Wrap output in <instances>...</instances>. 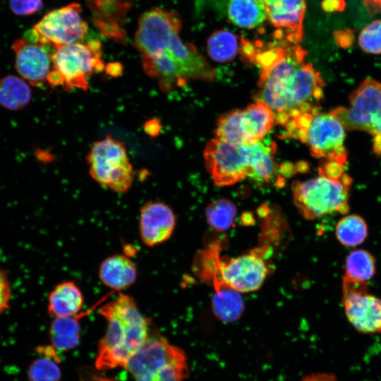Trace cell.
<instances>
[{
  "instance_id": "cell-8",
  "label": "cell",
  "mask_w": 381,
  "mask_h": 381,
  "mask_svg": "<svg viewBox=\"0 0 381 381\" xmlns=\"http://www.w3.org/2000/svg\"><path fill=\"white\" fill-rule=\"evenodd\" d=\"M346 130L366 131L374 136L375 150L381 154V83L364 80L349 97L348 107L329 111Z\"/></svg>"
},
{
  "instance_id": "cell-1",
  "label": "cell",
  "mask_w": 381,
  "mask_h": 381,
  "mask_svg": "<svg viewBox=\"0 0 381 381\" xmlns=\"http://www.w3.org/2000/svg\"><path fill=\"white\" fill-rule=\"evenodd\" d=\"M241 40L242 55L259 68L255 101L272 110L275 124L283 126L294 116L318 108L325 83L306 61L307 52L301 46L286 41L263 45Z\"/></svg>"
},
{
  "instance_id": "cell-29",
  "label": "cell",
  "mask_w": 381,
  "mask_h": 381,
  "mask_svg": "<svg viewBox=\"0 0 381 381\" xmlns=\"http://www.w3.org/2000/svg\"><path fill=\"white\" fill-rule=\"evenodd\" d=\"M59 362L44 355L34 360L28 370L29 381H59L61 373Z\"/></svg>"
},
{
  "instance_id": "cell-14",
  "label": "cell",
  "mask_w": 381,
  "mask_h": 381,
  "mask_svg": "<svg viewBox=\"0 0 381 381\" xmlns=\"http://www.w3.org/2000/svg\"><path fill=\"white\" fill-rule=\"evenodd\" d=\"M365 282L344 275L342 302L349 322L363 334L381 333V299L368 293Z\"/></svg>"
},
{
  "instance_id": "cell-28",
  "label": "cell",
  "mask_w": 381,
  "mask_h": 381,
  "mask_svg": "<svg viewBox=\"0 0 381 381\" xmlns=\"http://www.w3.org/2000/svg\"><path fill=\"white\" fill-rule=\"evenodd\" d=\"M236 215V206L229 200H215L206 209L208 224L217 231L229 229L233 225Z\"/></svg>"
},
{
  "instance_id": "cell-37",
  "label": "cell",
  "mask_w": 381,
  "mask_h": 381,
  "mask_svg": "<svg viewBox=\"0 0 381 381\" xmlns=\"http://www.w3.org/2000/svg\"><path fill=\"white\" fill-rule=\"evenodd\" d=\"M107 71L109 74L116 76L119 75L121 72V64H116V63L109 64V66L107 68Z\"/></svg>"
},
{
  "instance_id": "cell-13",
  "label": "cell",
  "mask_w": 381,
  "mask_h": 381,
  "mask_svg": "<svg viewBox=\"0 0 381 381\" xmlns=\"http://www.w3.org/2000/svg\"><path fill=\"white\" fill-rule=\"evenodd\" d=\"M267 273L268 267L262 252L256 249L226 261L218 255L210 278L218 277L234 290L246 293L258 289Z\"/></svg>"
},
{
  "instance_id": "cell-20",
  "label": "cell",
  "mask_w": 381,
  "mask_h": 381,
  "mask_svg": "<svg viewBox=\"0 0 381 381\" xmlns=\"http://www.w3.org/2000/svg\"><path fill=\"white\" fill-rule=\"evenodd\" d=\"M84 296L73 281H64L54 286L48 296V313L54 318L76 315L82 309Z\"/></svg>"
},
{
  "instance_id": "cell-12",
  "label": "cell",
  "mask_w": 381,
  "mask_h": 381,
  "mask_svg": "<svg viewBox=\"0 0 381 381\" xmlns=\"http://www.w3.org/2000/svg\"><path fill=\"white\" fill-rule=\"evenodd\" d=\"M344 139L345 128L340 121L330 112L318 111L309 122L302 143L308 146L313 157L346 166Z\"/></svg>"
},
{
  "instance_id": "cell-18",
  "label": "cell",
  "mask_w": 381,
  "mask_h": 381,
  "mask_svg": "<svg viewBox=\"0 0 381 381\" xmlns=\"http://www.w3.org/2000/svg\"><path fill=\"white\" fill-rule=\"evenodd\" d=\"M92 19L101 34L119 42L126 39L124 25L131 0H86Z\"/></svg>"
},
{
  "instance_id": "cell-36",
  "label": "cell",
  "mask_w": 381,
  "mask_h": 381,
  "mask_svg": "<svg viewBox=\"0 0 381 381\" xmlns=\"http://www.w3.org/2000/svg\"><path fill=\"white\" fill-rule=\"evenodd\" d=\"M161 130V124L157 119L149 121L145 125V131L152 136L157 135Z\"/></svg>"
},
{
  "instance_id": "cell-5",
  "label": "cell",
  "mask_w": 381,
  "mask_h": 381,
  "mask_svg": "<svg viewBox=\"0 0 381 381\" xmlns=\"http://www.w3.org/2000/svg\"><path fill=\"white\" fill-rule=\"evenodd\" d=\"M125 368L135 381H183L188 374L184 351L157 334L149 336Z\"/></svg>"
},
{
  "instance_id": "cell-34",
  "label": "cell",
  "mask_w": 381,
  "mask_h": 381,
  "mask_svg": "<svg viewBox=\"0 0 381 381\" xmlns=\"http://www.w3.org/2000/svg\"><path fill=\"white\" fill-rule=\"evenodd\" d=\"M321 5L325 11L330 13L343 11L346 2L344 0H323Z\"/></svg>"
},
{
  "instance_id": "cell-10",
  "label": "cell",
  "mask_w": 381,
  "mask_h": 381,
  "mask_svg": "<svg viewBox=\"0 0 381 381\" xmlns=\"http://www.w3.org/2000/svg\"><path fill=\"white\" fill-rule=\"evenodd\" d=\"M275 124L274 114L265 103L255 101L243 109L224 114L217 121L216 138L237 145H250L266 136Z\"/></svg>"
},
{
  "instance_id": "cell-32",
  "label": "cell",
  "mask_w": 381,
  "mask_h": 381,
  "mask_svg": "<svg viewBox=\"0 0 381 381\" xmlns=\"http://www.w3.org/2000/svg\"><path fill=\"white\" fill-rule=\"evenodd\" d=\"M11 297V288L7 274L0 267V315L8 308Z\"/></svg>"
},
{
  "instance_id": "cell-23",
  "label": "cell",
  "mask_w": 381,
  "mask_h": 381,
  "mask_svg": "<svg viewBox=\"0 0 381 381\" xmlns=\"http://www.w3.org/2000/svg\"><path fill=\"white\" fill-rule=\"evenodd\" d=\"M80 331L79 318L76 315L54 318L49 329L52 346L57 352L75 348L80 342Z\"/></svg>"
},
{
  "instance_id": "cell-16",
  "label": "cell",
  "mask_w": 381,
  "mask_h": 381,
  "mask_svg": "<svg viewBox=\"0 0 381 381\" xmlns=\"http://www.w3.org/2000/svg\"><path fill=\"white\" fill-rule=\"evenodd\" d=\"M267 20L274 28L276 38L298 44L303 40L306 0H265Z\"/></svg>"
},
{
  "instance_id": "cell-19",
  "label": "cell",
  "mask_w": 381,
  "mask_h": 381,
  "mask_svg": "<svg viewBox=\"0 0 381 381\" xmlns=\"http://www.w3.org/2000/svg\"><path fill=\"white\" fill-rule=\"evenodd\" d=\"M98 276L104 286L111 291H123L138 278L135 262L126 254L117 253L104 258L100 263Z\"/></svg>"
},
{
  "instance_id": "cell-30",
  "label": "cell",
  "mask_w": 381,
  "mask_h": 381,
  "mask_svg": "<svg viewBox=\"0 0 381 381\" xmlns=\"http://www.w3.org/2000/svg\"><path fill=\"white\" fill-rule=\"evenodd\" d=\"M358 44L361 48L367 53H381V20H377L360 32Z\"/></svg>"
},
{
  "instance_id": "cell-26",
  "label": "cell",
  "mask_w": 381,
  "mask_h": 381,
  "mask_svg": "<svg viewBox=\"0 0 381 381\" xmlns=\"http://www.w3.org/2000/svg\"><path fill=\"white\" fill-rule=\"evenodd\" d=\"M336 236L344 246H356L361 244L368 235L364 219L355 214L341 218L335 227Z\"/></svg>"
},
{
  "instance_id": "cell-9",
  "label": "cell",
  "mask_w": 381,
  "mask_h": 381,
  "mask_svg": "<svg viewBox=\"0 0 381 381\" xmlns=\"http://www.w3.org/2000/svg\"><path fill=\"white\" fill-rule=\"evenodd\" d=\"M101 48L97 40L55 48L52 56L53 68L61 76L64 90L88 89V79L96 72L102 71L104 66Z\"/></svg>"
},
{
  "instance_id": "cell-3",
  "label": "cell",
  "mask_w": 381,
  "mask_h": 381,
  "mask_svg": "<svg viewBox=\"0 0 381 381\" xmlns=\"http://www.w3.org/2000/svg\"><path fill=\"white\" fill-rule=\"evenodd\" d=\"M107 322L99 344L95 365L98 370L126 368L130 359L147 340L150 323L140 311L133 298L119 292L99 310Z\"/></svg>"
},
{
  "instance_id": "cell-33",
  "label": "cell",
  "mask_w": 381,
  "mask_h": 381,
  "mask_svg": "<svg viewBox=\"0 0 381 381\" xmlns=\"http://www.w3.org/2000/svg\"><path fill=\"white\" fill-rule=\"evenodd\" d=\"M353 31L350 30H343L334 32V38L338 44L341 47H348L353 42Z\"/></svg>"
},
{
  "instance_id": "cell-2",
  "label": "cell",
  "mask_w": 381,
  "mask_h": 381,
  "mask_svg": "<svg viewBox=\"0 0 381 381\" xmlns=\"http://www.w3.org/2000/svg\"><path fill=\"white\" fill-rule=\"evenodd\" d=\"M181 25L176 11L155 8L140 16L135 35L133 44L142 54L144 72L165 92L192 80L210 82L215 76L196 47L181 40Z\"/></svg>"
},
{
  "instance_id": "cell-22",
  "label": "cell",
  "mask_w": 381,
  "mask_h": 381,
  "mask_svg": "<svg viewBox=\"0 0 381 381\" xmlns=\"http://www.w3.org/2000/svg\"><path fill=\"white\" fill-rule=\"evenodd\" d=\"M215 294L212 301V308L217 318L226 322L238 320L244 309L243 301L240 293L219 282L214 284Z\"/></svg>"
},
{
  "instance_id": "cell-38",
  "label": "cell",
  "mask_w": 381,
  "mask_h": 381,
  "mask_svg": "<svg viewBox=\"0 0 381 381\" xmlns=\"http://www.w3.org/2000/svg\"><path fill=\"white\" fill-rule=\"evenodd\" d=\"M364 1L368 8L381 11V0H364Z\"/></svg>"
},
{
  "instance_id": "cell-17",
  "label": "cell",
  "mask_w": 381,
  "mask_h": 381,
  "mask_svg": "<svg viewBox=\"0 0 381 381\" xmlns=\"http://www.w3.org/2000/svg\"><path fill=\"white\" fill-rule=\"evenodd\" d=\"M175 225L174 212L161 201H147L140 209L139 234L146 246L153 247L167 241L171 236Z\"/></svg>"
},
{
  "instance_id": "cell-21",
  "label": "cell",
  "mask_w": 381,
  "mask_h": 381,
  "mask_svg": "<svg viewBox=\"0 0 381 381\" xmlns=\"http://www.w3.org/2000/svg\"><path fill=\"white\" fill-rule=\"evenodd\" d=\"M227 14L235 25L255 28L267 20L265 0H229Z\"/></svg>"
},
{
  "instance_id": "cell-27",
  "label": "cell",
  "mask_w": 381,
  "mask_h": 381,
  "mask_svg": "<svg viewBox=\"0 0 381 381\" xmlns=\"http://www.w3.org/2000/svg\"><path fill=\"white\" fill-rule=\"evenodd\" d=\"M375 270V260L366 250H355L346 258L345 276L349 278L365 282L373 277Z\"/></svg>"
},
{
  "instance_id": "cell-15",
  "label": "cell",
  "mask_w": 381,
  "mask_h": 381,
  "mask_svg": "<svg viewBox=\"0 0 381 381\" xmlns=\"http://www.w3.org/2000/svg\"><path fill=\"white\" fill-rule=\"evenodd\" d=\"M15 68L17 72L33 86L47 82L53 69L52 60L55 47L27 40H16L13 44Z\"/></svg>"
},
{
  "instance_id": "cell-24",
  "label": "cell",
  "mask_w": 381,
  "mask_h": 381,
  "mask_svg": "<svg viewBox=\"0 0 381 381\" xmlns=\"http://www.w3.org/2000/svg\"><path fill=\"white\" fill-rule=\"evenodd\" d=\"M32 97L28 84L13 75L0 79V105L9 110H19L28 105Z\"/></svg>"
},
{
  "instance_id": "cell-11",
  "label": "cell",
  "mask_w": 381,
  "mask_h": 381,
  "mask_svg": "<svg viewBox=\"0 0 381 381\" xmlns=\"http://www.w3.org/2000/svg\"><path fill=\"white\" fill-rule=\"evenodd\" d=\"M28 34L27 40L56 48L83 41L88 25L81 16L80 5L73 3L47 13Z\"/></svg>"
},
{
  "instance_id": "cell-25",
  "label": "cell",
  "mask_w": 381,
  "mask_h": 381,
  "mask_svg": "<svg viewBox=\"0 0 381 381\" xmlns=\"http://www.w3.org/2000/svg\"><path fill=\"white\" fill-rule=\"evenodd\" d=\"M240 41L229 30L213 32L207 40V52L214 61L224 63L234 59L240 51Z\"/></svg>"
},
{
  "instance_id": "cell-4",
  "label": "cell",
  "mask_w": 381,
  "mask_h": 381,
  "mask_svg": "<svg viewBox=\"0 0 381 381\" xmlns=\"http://www.w3.org/2000/svg\"><path fill=\"white\" fill-rule=\"evenodd\" d=\"M276 145L262 140L250 145H237L217 138L204 150L205 166L214 183L229 186L246 178L264 183L274 176Z\"/></svg>"
},
{
  "instance_id": "cell-7",
  "label": "cell",
  "mask_w": 381,
  "mask_h": 381,
  "mask_svg": "<svg viewBox=\"0 0 381 381\" xmlns=\"http://www.w3.org/2000/svg\"><path fill=\"white\" fill-rule=\"evenodd\" d=\"M91 177L99 185L117 193L132 186L135 174L123 142L111 135L95 141L87 155Z\"/></svg>"
},
{
  "instance_id": "cell-31",
  "label": "cell",
  "mask_w": 381,
  "mask_h": 381,
  "mask_svg": "<svg viewBox=\"0 0 381 381\" xmlns=\"http://www.w3.org/2000/svg\"><path fill=\"white\" fill-rule=\"evenodd\" d=\"M42 0H10L11 11L18 16H28L40 11Z\"/></svg>"
},
{
  "instance_id": "cell-6",
  "label": "cell",
  "mask_w": 381,
  "mask_h": 381,
  "mask_svg": "<svg viewBox=\"0 0 381 381\" xmlns=\"http://www.w3.org/2000/svg\"><path fill=\"white\" fill-rule=\"evenodd\" d=\"M351 179L346 174L331 176L319 172L318 176L292 184L295 204L308 219L332 212L345 214L349 210V193Z\"/></svg>"
},
{
  "instance_id": "cell-35",
  "label": "cell",
  "mask_w": 381,
  "mask_h": 381,
  "mask_svg": "<svg viewBox=\"0 0 381 381\" xmlns=\"http://www.w3.org/2000/svg\"><path fill=\"white\" fill-rule=\"evenodd\" d=\"M300 381H339L331 373H315L303 377Z\"/></svg>"
}]
</instances>
